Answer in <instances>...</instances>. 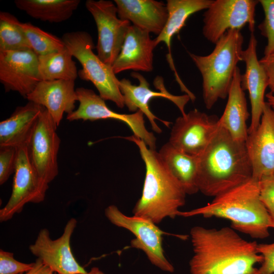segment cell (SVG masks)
Masks as SVG:
<instances>
[{"mask_svg":"<svg viewBox=\"0 0 274 274\" xmlns=\"http://www.w3.org/2000/svg\"><path fill=\"white\" fill-rule=\"evenodd\" d=\"M190 235L193 253L190 274H259L256 265L263 257L258 244L245 239L231 227L195 226Z\"/></svg>","mask_w":274,"mask_h":274,"instance_id":"obj_1","label":"cell"},{"mask_svg":"<svg viewBox=\"0 0 274 274\" xmlns=\"http://www.w3.org/2000/svg\"><path fill=\"white\" fill-rule=\"evenodd\" d=\"M198 160L197 185L207 196L215 197L252 178L246 143L219 126Z\"/></svg>","mask_w":274,"mask_h":274,"instance_id":"obj_2","label":"cell"},{"mask_svg":"<svg viewBox=\"0 0 274 274\" xmlns=\"http://www.w3.org/2000/svg\"><path fill=\"white\" fill-rule=\"evenodd\" d=\"M227 219L231 227L255 239L269 235L270 216L261 201L259 181L252 178L216 197L207 205L188 211H179L178 216Z\"/></svg>","mask_w":274,"mask_h":274,"instance_id":"obj_3","label":"cell"},{"mask_svg":"<svg viewBox=\"0 0 274 274\" xmlns=\"http://www.w3.org/2000/svg\"><path fill=\"white\" fill-rule=\"evenodd\" d=\"M123 138L138 146L146 167L142 194L132 209L133 215L156 224L166 218L175 219L185 203L187 194L182 185L155 150L148 148L142 140L133 134Z\"/></svg>","mask_w":274,"mask_h":274,"instance_id":"obj_4","label":"cell"},{"mask_svg":"<svg viewBox=\"0 0 274 274\" xmlns=\"http://www.w3.org/2000/svg\"><path fill=\"white\" fill-rule=\"evenodd\" d=\"M244 37L240 30L226 31L216 42L207 55L189 53L202 79V97L207 109H211L219 99H225L233 80L242 53Z\"/></svg>","mask_w":274,"mask_h":274,"instance_id":"obj_5","label":"cell"},{"mask_svg":"<svg viewBox=\"0 0 274 274\" xmlns=\"http://www.w3.org/2000/svg\"><path fill=\"white\" fill-rule=\"evenodd\" d=\"M65 47L82 65L78 76L90 81L105 100L114 102L119 108L125 105L119 89L120 80L112 67L103 62L93 50L94 45L91 35L85 31L66 32L61 38Z\"/></svg>","mask_w":274,"mask_h":274,"instance_id":"obj_6","label":"cell"},{"mask_svg":"<svg viewBox=\"0 0 274 274\" xmlns=\"http://www.w3.org/2000/svg\"><path fill=\"white\" fill-rule=\"evenodd\" d=\"M105 214L111 223L129 231L135 236L130 242L131 247L143 251L153 265L164 271H174L162 247V236L165 232L157 224L143 217L126 216L113 204L106 208Z\"/></svg>","mask_w":274,"mask_h":274,"instance_id":"obj_7","label":"cell"},{"mask_svg":"<svg viewBox=\"0 0 274 274\" xmlns=\"http://www.w3.org/2000/svg\"><path fill=\"white\" fill-rule=\"evenodd\" d=\"M258 3L256 0L213 1L203 15V36L215 44L228 30H241L247 24L251 33L254 32Z\"/></svg>","mask_w":274,"mask_h":274,"instance_id":"obj_8","label":"cell"},{"mask_svg":"<svg viewBox=\"0 0 274 274\" xmlns=\"http://www.w3.org/2000/svg\"><path fill=\"white\" fill-rule=\"evenodd\" d=\"M85 7L97 29V55L112 66L120 53L130 22L118 17L117 7L112 1L87 0Z\"/></svg>","mask_w":274,"mask_h":274,"instance_id":"obj_9","label":"cell"},{"mask_svg":"<svg viewBox=\"0 0 274 274\" xmlns=\"http://www.w3.org/2000/svg\"><path fill=\"white\" fill-rule=\"evenodd\" d=\"M77 223L76 219H70L61 236L55 240L50 238L47 229H41L29 247L30 252L57 274H104L96 268L87 271L75 258L70 241Z\"/></svg>","mask_w":274,"mask_h":274,"instance_id":"obj_10","label":"cell"},{"mask_svg":"<svg viewBox=\"0 0 274 274\" xmlns=\"http://www.w3.org/2000/svg\"><path fill=\"white\" fill-rule=\"evenodd\" d=\"M76 91L79 105L77 109L67 114V120L93 121L112 119L122 121L130 128L133 135L142 140L150 149L155 150L156 138L153 133L147 129L141 111L129 114L118 113L111 110L105 100L93 90L79 87L76 89Z\"/></svg>","mask_w":274,"mask_h":274,"instance_id":"obj_11","label":"cell"},{"mask_svg":"<svg viewBox=\"0 0 274 274\" xmlns=\"http://www.w3.org/2000/svg\"><path fill=\"white\" fill-rule=\"evenodd\" d=\"M48 185L39 177L32 166L27 146L18 148L12 192L7 203L0 210L1 222L11 219L27 203L42 202Z\"/></svg>","mask_w":274,"mask_h":274,"instance_id":"obj_12","label":"cell"},{"mask_svg":"<svg viewBox=\"0 0 274 274\" xmlns=\"http://www.w3.org/2000/svg\"><path fill=\"white\" fill-rule=\"evenodd\" d=\"M57 127L44 108L27 145L32 166L39 177L48 184L58 174L57 155L60 140Z\"/></svg>","mask_w":274,"mask_h":274,"instance_id":"obj_13","label":"cell"},{"mask_svg":"<svg viewBox=\"0 0 274 274\" xmlns=\"http://www.w3.org/2000/svg\"><path fill=\"white\" fill-rule=\"evenodd\" d=\"M218 119L197 109L191 110L176 119L168 142L181 151L198 157L217 130Z\"/></svg>","mask_w":274,"mask_h":274,"instance_id":"obj_14","label":"cell"},{"mask_svg":"<svg viewBox=\"0 0 274 274\" xmlns=\"http://www.w3.org/2000/svg\"><path fill=\"white\" fill-rule=\"evenodd\" d=\"M131 76L138 80V85H132L130 80L126 78L121 79L119 82V89L123 97L124 105L130 112L134 113L138 110L141 111L149 120L152 129L155 132L158 133L162 132L161 129L155 121L156 119L161 121L168 127L171 122L159 119L151 111L149 102L152 98L155 97L166 98L176 105L182 116L186 114L184 110L185 107L188 102L191 100L188 95L185 94L177 96L170 94L165 89L161 78L155 79V84L160 90V92H157L150 88L149 83L140 73L132 72Z\"/></svg>","mask_w":274,"mask_h":274,"instance_id":"obj_15","label":"cell"},{"mask_svg":"<svg viewBox=\"0 0 274 274\" xmlns=\"http://www.w3.org/2000/svg\"><path fill=\"white\" fill-rule=\"evenodd\" d=\"M41 81L38 56L30 49L0 51V81L26 98Z\"/></svg>","mask_w":274,"mask_h":274,"instance_id":"obj_16","label":"cell"},{"mask_svg":"<svg viewBox=\"0 0 274 274\" xmlns=\"http://www.w3.org/2000/svg\"><path fill=\"white\" fill-rule=\"evenodd\" d=\"M246 145L252 178L259 181L274 173V110L266 101L257 129L248 134Z\"/></svg>","mask_w":274,"mask_h":274,"instance_id":"obj_17","label":"cell"},{"mask_svg":"<svg viewBox=\"0 0 274 274\" xmlns=\"http://www.w3.org/2000/svg\"><path fill=\"white\" fill-rule=\"evenodd\" d=\"M257 41L254 32L251 33L248 47L242 53L246 70L241 75V86L244 91H248L251 107V121L248 134L255 130L260 123L266 102L264 94L268 87L266 73L257 57Z\"/></svg>","mask_w":274,"mask_h":274,"instance_id":"obj_18","label":"cell"},{"mask_svg":"<svg viewBox=\"0 0 274 274\" xmlns=\"http://www.w3.org/2000/svg\"><path fill=\"white\" fill-rule=\"evenodd\" d=\"M150 33L131 25L118 57L112 65L115 74L127 70L151 72L156 47Z\"/></svg>","mask_w":274,"mask_h":274,"instance_id":"obj_19","label":"cell"},{"mask_svg":"<svg viewBox=\"0 0 274 274\" xmlns=\"http://www.w3.org/2000/svg\"><path fill=\"white\" fill-rule=\"evenodd\" d=\"M26 99L44 107L58 126L64 113L75 110L78 101L75 81H41Z\"/></svg>","mask_w":274,"mask_h":274,"instance_id":"obj_20","label":"cell"},{"mask_svg":"<svg viewBox=\"0 0 274 274\" xmlns=\"http://www.w3.org/2000/svg\"><path fill=\"white\" fill-rule=\"evenodd\" d=\"M118 17L158 36L168 18L166 5L154 0H115Z\"/></svg>","mask_w":274,"mask_h":274,"instance_id":"obj_21","label":"cell"},{"mask_svg":"<svg viewBox=\"0 0 274 274\" xmlns=\"http://www.w3.org/2000/svg\"><path fill=\"white\" fill-rule=\"evenodd\" d=\"M44 107L29 101L0 123V147L27 146Z\"/></svg>","mask_w":274,"mask_h":274,"instance_id":"obj_22","label":"cell"},{"mask_svg":"<svg viewBox=\"0 0 274 274\" xmlns=\"http://www.w3.org/2000/svg\"><path fill=\"white\" fill-rule=\"evenodd\" d=\"M241 73L237 66L228 94L224 112L218 123L235 140L245 142L248 136L247 121L250 116L245 91L241 86Z\"/></svg>","mask_w":274,"mask_h":274,"instance_id":"obj_23","label":"cell"},{"mask_svg":"<svg viewBox=\"0 0 274 274\" xmlns=\"http://www.w3.org/2000/svg\"><path fill=\"white\" fill-rule=\"evenodd\" d=\"M212 0H167L166 7L168 18L162 32L154 39L157 46L160 43L164 42L166 45L168 54L167 59L171 69L174 71L178 84L182 81L176 70L171 54V41L173 37L178 33L186 25L188 18L194 13L207 9Z\"/></svg>","mask_w":274,"mask_h":274,"instance_id":"obj_24","label":"cell"},{"mask_svg":"<svg viewBox=\"0 0 274 274\" xmlns=\"http://www.w3.org/2000/svg\"><path fill=\"white\" fill-rule=\"evenodd\" d=\"M158 153L164 165L182 185L186 194L199 191L197 185L198 157L188 155L173 146L164 144Z\"/></svg>","mask_w":274,"mask_h":274,"instance_id":"obj_25","label":"cell"},{"mask_svg":"<svg viewBox=\"0 0 274 274\" xmlns=\"http://www.w3.org/2000/svg\"><path fill=\"white\" fill-rule=\"evenodd\" d=\"M80 0H15L19 10L32 18L50 23H60L71 17Z\"/></svg>","mask_w":274,"mask_h":274,"instance_id":"obj_26","label":"cell"},{"mask_svg":"<svg viewBox=\"0 0 274 274\" xmlns=\"http://www.w3.org/2000/svg\"><path fill=\"white\" fill-rule=\"evenodd\" d=\"M73 57L66 47L58 51L38 56V69L41 81H75L78 72Z\"/></svg>","mask_w":274,"mask_h":274,"instance_id":"obj_27","label":"cell"},{"mask_svg":"<svg viewBox=\"0 0 274 274\" xmlns=\"http://www.w3.org/2000/svg\"><path fill=\"white\" fill-rule=\"evenodd\" d=\"M22 22L12 14L0 12V51L30 49Z\"/></svg>","mask_w":274,"mask_h":274,"instance_id":"obj_28","label":"cell"},{"mask_svg":"<svg viewBox=\"0 0 274 274\" xmlns=\"http://www.w3.org/2000/svg\"><path fill=\"white\" fill-rule=\"evenodd\" d=\"M30 50L38 56L63 49L65 46L61 38L45 31L29 22H22Z\"/></svg>","mask_w":274,"mask_h":274,"instance_id":"obj_29","label":"cell"},{"mask_svg":"<svg viewBox=\"0 0 274 274\" xmlns=\"http://www.w3.org/2000/svg\"><path fill=\"white\" fill-rule=\"evenodd\" d=\"M264 13L263 20L258 25L261 34L267 40L264 56L274 53V0H259Z\"/></svg>","mask_w":274,"mask_h":274,"instance_id":"obj_30","label":"cell"},{"mask_svg":"<svg viewBox=\"0 0 274 274\" xmlns=\"http://www.w3.org/2000/svg\"><path fill=\"white\" fill-rule=\"evenodd\" d=\"M260 199L266 208L274 228V173L262 177L259 181Z\"/></svg>","mask_w":274,"mask_h":274,"instance_id":"obj_31","label":"cell"},{"mask_svg":"<svg viewBox=\"0 0 274 274\" xmlns=\"http://www.w3.org/2000/svg\"><path fill=\"white\" fill-rule=\"evenodd\" d=\"M18 148L11 146L0 147V184H4L14 173Z\"/></svg>","mask_w":274,"mask_h":274,"instance_id":"obj_32","label":"cell"},{"mask_svg":"<svg viewBox=\"0 0 274 274\" xmlns=\"http://www.w3.org/2000/svg\"><path fill=\"white\" fill-rule=\"evenodd\" d=\"M35 262L25 263L17 261L12 252L0 250V274H20L31 269Z\"/></svg>","mask_w":274,"mask_h":274,"instance_id":"obj_33","label":"cell"},{"mask_svg":"<svg viewBox=\"0 0 274 274\" xmlns=\"http://www.w3.org/2000/svg\"><path fill=\"white\" fill-rule=\"evenodd\" d=\"M257 250L262 256L263 261L258 268L259 274L274 273V242L258 244Z\"/></svg>","mask_w":274,"mask_h":274,"instance_id":"obj_34","label":"cell"},{"mask_svg":"<svg viewBox=\"0 0 274 274\" xmlns=\"http://www.w3.org/2000/svg\"><path fill=\"white\" fill-rule=\"evenodd\" d=\"M259 61L266 73L269 92L274 95V53L264 56Z\"/></svg>","mask_w":274,"mask_h":274,"instance_id":"obj_35","label":"cell"},{"mask_svg":"<svg viewBox=\"0 0 274 274\" xmlns=\"http://www.w3.org/2000/svg\"><path fill=\"white\" fill-rule=\"evenodd\" d=\"M20 274H54V272L44 264L41 259L37 258L35 262V265L31 269L25 273Z\"/></svg>","mask_w":274,"mask_h":274,"instance_id":"obj_36","label":"cell"},{"mask_svg":"<svg viewBox=\"0 0 274 274\" xmlns=\"http://www.w3.org/2000/svg\"><path fill=\"white\" fill-rule=\"evenodd\" d=\"M265 97L267 99V102L274 110V95L269 92L265 95Z\"/></svg>","mask_w":274,"mask_h":274,"instance_id":"obj_37","label":"cell"},{"mask_svg":"<svg viewBox=\"0 0 274 274\" xmlns=\"http://www.w3.org/2000/svg\"><path fill=\"white\" fill-rule=\"evenodd\" d=\"M54 274H57L56 273H54Z\"/></svg>","mask_w":274,"mask_h":274,"instance_id":"obj_38","label":"cell"}]
</instances>
